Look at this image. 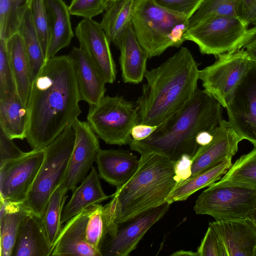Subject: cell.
<instances>
[{"label": "cell", "mask_w": 256, "mask_h": 256, "mask_svg": "<svg viewBox=\"0 0 256 256\" xmlns=\"http://www.w3.org/2000/svg\"><path fill=\"white\" fill-rule=\"evenodd\" d=\"M96 205L88 207L66 221L52 246L51 256H102L100 251L90 245L86 240L88 218Z\"/></svg>", "instance_id": "obj_17"}, {"label": "cell", "mask_w": 256, "mask_h": 256, "mask_svg": "<svg viewBox=\"0 0 256 256\" xmlns=\"http://www.w3.org/2000/svg\"><path fill=\"white\" fill-rule=\"evenodd\" d=\"M212 132L203 131L200 132L196 136V142L200 146H205L208 144L212 140Z\"/></svg>", "instance_id": "obj_45"}, {"label": "cell", "mask_w": 256, "mask_h": 256, "mask_svg": "<svg viewBox=\"0 0 256 256\" xmlns=\"http://www.w3.org/2000/svg\"><path fill=\"white\" fill-rule=\"evenodd\" d=\"M216 58L213 64L200 70V80L204 90L226 108L232 94L252 67L253 62L244 48Z\"/></svg>", "instance_id": "obj_10"}, {"label": "cell", "mask_w": 256, "mask_h": 256, "mask_svg": "<svg viewBox=\"0 0 256 256\" xmlns=\"http://www.w3.org/2000/svg\"><path fill=\"white\" fill-rule=\"evenodd\" d=\"M212 134V141L200 146L192 158L191 176L211 168L226 158H232L238 152L239 142L242 140L229 122L224 119Z\"/></svg>", "instance_id": "obj_16"}, {"label": "cell", "mask_w": 256, "mask_h": 256, "mask_svg": "<svg viewBox=\"0 0 256 256\" xmlns=\"http://www.w3.org/2000/svg\"><path fill=\"white\" fill-rule=\"evenodd\" d=\"M171 256H198L197 252H193L192 251L183 250H180L176 251L171 254Z\"/></svg>", "instance_id": "obj_47"}, {"label": "cell", "mask_w": 256, "mask_h": 256, "mask_svg": "<svg viewBox=\"0 0 256 256\" xmlns=\"http://www.w3.org/2000/svg\"><path fill=\"white\" fill-rule=\"evenodd\" d=\"M108 6L104 0H72L68 6L70 15L92 19L106 10Z\"/></svg>", "instance_id": "obj_39"}, {"label": "cell", "mask_w": 256, "mask_h": 256, "mask_svg": "<svg viewBox=\"0 0 256 256\" xmlns=\"http://www.w3.org/2000/svg\"><path fill=\"white\" fill-rule=\"evenodd\" d=\"M118 228L113 200L104 206L98 204L88 218L86 228V241L92 246L100 251L106 240L115 236Z\"/></svg>", "instance_id": "obj_28"}, {"label": "cell", "mask_w": 256, "mask_h": 256, "mask_svg": "<svg viewBox=\"0 0 256 256\" xmlns=\"http://www.w3.org/2000/svg\"><path fill=\"white\" fill-rule=\"evenodd\" d=\"M87 122L97 136L109 144H128L131 130L139 124L136 104L122 96H104L96 104L89 106Z\"/></svg>", "instance_id": "obj_8"}, {"label": "cell", "mask_w": 256, "mask_h": 256, "mask_svg": "<svg viewBox=\"0 0 256 256\" xmlns=\"http://www.w3.org/2000/svg\"><path fill=\"white\" fill-rule=\"evenodd\" d=\"M236 2L237 0H204L198 9L188 20V28L212 16H237Z\"/></svg>", "instance_id": "obj_35"}, {"label": "cell", "mask_w": 256, "mask_h": 256, "mask_svg": "<svg viewBox=\"0 0 256 256\" xmlns=\"http://www.w3.org/2000/svg\"><path fill=\"white\" fill-rule=\"evenodd\" d=\"M16 94V86L8 58L6 40L0 38V100Z\"/></svg>", "instance_id": "obj_37"}, {"label": "cell", "mask_w": 256, "mask_h": 256, "mask_svg": "<svg viewBox=\"0 0 256 256\" xmlns=\"http://www.w3.org/2000/svg\"><path fill=\"white\" fill-rule=\"evenodd\" d=\"M225 108L234 131L256 147V62L236 87Z\"/></svg>", "instance_id": "obj_11"}, {"label": "cell", "mask_w": 256, "mask_h": 256, "mask_svg": "<svg viewBox=\"0 0 256 256\" xmlns=\"http://www.w3.org/2000/svg\"><path fill=\"white\" fill-rule=\"evenodd\" d=\"M75 34L84 51L106 83L112 84L116 76V66L110 42L100 23L84 18L77 25Z\"/></svg>", "instance_id": "obj_13"}, {"label": "cell", "mask_w": 256, "mask_h": 256, "mask_svg": "<svg viewBox=\"0 0 256 256\" xmlns=\"http://www.w3.org/2000/svg\"><path fill=\"white\" fill-rule=\"evenodd\" d=\"M30 0H0V38L7 40L18 32Z\"/></svg>", "instance_id": "obj_34"}, {"label": "cell", "mask_w": 256, "mask_h": 256, "mask_svg": "<svg viewBox=\"0 0 256 256\" xmlns=\"http://www.w3.org/2000/svg\"><path fill=\"white\" fill-rule=\"evenodd\" d=\"M6 46L17 94L27 105L32 82L24 41L19 32H16L6 40Z\"/></svg>", "instance_id": "obj_26"}, {"label": "cell", "mask_w": 256, "mask_h": 256, "mask_svg": "<svg viewBox=\"0 0 256 256\" xmlns=\"http://www.w3.org/2000/svg\"><path fill=\"white\" fill-rule=\"evenodd\" d=\"M192 164V156L188 154H182L175 162V178L178 184L191 176Z\"/></svg>", "instance_id": "obj_43"}, {"label": "cell", "mask_w": 256, "mask_h": 256, "mask_svg": "<svg viewBox=\"0 0 256 256\" xmlns=\"http://www.w3.org/2000/svg\"><path fill=\"white\" fill-rule=\"evenodd\" d=\"M251 60L256 63V36L244 47Z\"/></svg>", "instance_id": "obj_46"}, {"label": "cell", "mask_w": 256, "mask_h": 256, "mask_svg": "<svg viewBox=\"0 0 256 256\" xmlns=\"http://www.w3.org/2000/svg\"><path fill=\"white\" fill-rule=\"evenodd\" d=\"M29 8L33 24L46 61L50 38V28L49 18L44 1L30 0Z\"/></svg>", "instance_id": "obj_36"}, {"label": "cell", "mask_w": 256, "mask_h": 256, "mask_svg": "<svg viewBox=\"0 0 256 256\" xmlns=\"http://www.w3.org/2000/svg\"><path fill=\"white\" fill-rule=\"evenodd\" d=\"M196 252L198 256H228L219 234L210 224Z\"/></svg>", "instance_id": "obj_38"}, {"label": "cell", "mask_w": 256, "mask_h": 256, "mask_svg": "<svg viewBox=\"0 0 256 256\" xmlns=\"http://www.w3.org/2000/svg\"><path fill=\"white\" fill-rule=\"evenodd\" d=\"M112 196L104 192L95 167H92L89 174L72 191V196L64 206L62 217L64 223L88 207L100 204Z\"/></svg>", "instance_id": "obj_24"}, {"label": "cell", "mask_w": 256, "mask_h": 256, "mask_svg": "<svg viewBox=\"0 0 256 256\" xmlns=\"http://www.w3.org/2000/svg\"><path fill=\"white\" fill-rule=\"evenodd\" d=\"M30 212L22 203L0 200L1 256H12L21 227Z\"/></svg>", "instance_id": "obj_25"}, {"label": "cell", "mask_w": 256, "mask_h": 256, "mask_svg": "<svg viewBox=\"0 0 256 256\" xmlns=\"http://www.w3.org/2000/svg\"><path fill=\"white\" fill-rule=\"evenodd\" d=\"M52 253L42 217L30 212L21 227L12 256H49Z\"/></svg>", "instance_id": "obj_22"}, {"label": "cell", "mask_w": 256, "mask_h": 256, "mask_svg": "<svg viewBox=\"0 0 256 256\" xmlns=\"http://www.w3.org/2000/svg\"><path fill=\"white\" fill-rule=\"evenodd\" d=\"M28 122L27 105L18 94L0 100V128L9 138H26Z\"/></svg>", "instance_id": "obj_27"}, {"label": "cell", "mask_w": 256, "mask_h": 256, "mask_svg": "<svg viewBox=\"0 0 256 256\" xmlns=\"http://www.w3.org/2000/svg\"><path fill=\"white\" fill-rule=\"evenodd\" d=\"M236 16L246 26H256V0H237Z\"/></svg>", "instance_id": "obj_42"}, {"label": "cell", "mask_w": 256, "mask_h": 256, "mask_svg": "<svg viewBox=\"0 0 256 256\" xmlns=\"http://www.w3.org/2000/svg\"><path fill=\"white\" fill-rule=\"evenodd\" d=\"M104 0L106 2V3L108 4L109 3H110L112 2H114L116 0Z\"/></svg>", "instance_id": "obj_50"}, {"label": "cell", "mask_w": 256, "mask_h": 256, "mask_svg": "<svg viewBox=\"0 0 256 256\" xmlns=\"http://www.w3.org/2000/svg\"><path fill=\"white\" fill-rule=\"evenodd\" d=\"M72 126L75 132L74 144L62 184L68 191H73L88 175L100 149L98 136L87 122L77 119Z\"/></svg>", "instance_id": "obj_14"}, {"label": "cell", "mask_w": 256, "mask_h": 256, "mask_svg": "<svg viewBox=\"0 0 256 256\" xmlns=\"http://www.w3.org/2000/svg\"><path fill=\"white\" fill-rule=\"evenodd\" d=\"M76 70L70 54L48 59L32 82L26 140L32 149L51 144L81 114Z\"/></svg>", "instance_id": "obj_1"}, {"label": "cell", "mask_w": 256, "mask_h": 256, "mask_svg": "<svg viewBox=\"0 0 256 256\" xmlns=\"http://www.w3.org/2000/svg\"><path fill=\"white\" fill-rule=\"evenodd\" d=\"M140 155L135 174L112 195L119 224L166 203L178 184L174 170L176 161L154 152Z\"/></svg>", "instance_id": "obj_4"}, {"label": "cell", "mask_w": 256, "mask_h": 256, "mask_svg": "<svg viewBox=\"0 0 256 256\" xmlns=\"http://www.w3.org/2000/svg\"><path fill=\"white\" fill-rule=\"evenodd\" d=\"M61 184L50 197L42 216L50 244L52 246L62 230V217L68 192Z\"/></svg>", "instance_id": "obj_33"}, {"label": "cell", "mask_w": 256, "mask_h": 256, "mask_svg": "<svg viewBox=\"0 0 256 256\" xmlns=\"http://www.w3.org/2000/svg\"><path fill=\"white\" fill-rule=\"evenodd\" d=\"M116 46L120 50V64L122 76L126 83L138 84L146 73L148 56L138 42L132 24L126 29Z\"/></svg>", "instance_id": "obj_20"}, {"label": "cell", "mask_w": 256, "mask_h": 256, "mask_svg": "<svg viewBox=\"0 0 256 256\" xmlns=\"http://www.w3.org/2000/svg\"><path fill=\"white\" fill-rule=\"evenodd\" d=\"M44 156V148L32 149L0 166V200L18 203L24 200Z\"/></svg>", "instance_id": "obj_12"}, {"label": "cell", "mask_w": 256, "mask_h": 256, "mask_svg": "<svg viewBox=\"0 0 256 256\" xmlns=\"http://www.w3.org/2000/svg\"><path fill=\"white\" fill-rule=\"evenodd\" d=\"M214 184L256 190V147L239 158L221 178Z\"/></svg>", "instance_id": "obj_32"}, {"label": "cell", "mask_w": 256, "mask_h": 256, "mask_svg": "<svg viewBox=\"0 0 256 256\" xmlns=\"http://www.w3.org/2000/svg\"><path fill=\"white\" fill-rule=\"evenodd\" d=\"M236 16L208 18L190 28L186 40L194 42L202 54L217 57L244 47L256 36V26L248 28Z\"/></svg>", "instance_id": "obj_7"}, {"label": "cell", "mask_w": 256, "mask_h": 256, "mask_svg": "<svg viewBox=\"0 0 256 256\" xmlns=\"http://www.w3.org/2000/svg\"><path fill=\"white\" fill-rule=\"evenodd\" d=\"M252 256H256V244L254 249Z\"/></svg>", "instance_id": "obj_49"}, {"label": "cell", "mask_w": 256, "mask_h": 256, "mask_svg": "<svg viewBox=\"0 0 256 256\" xmlns=\"http://www.w3.org/2000/svg\"><path fill=\"white\" fill-rule=\"evenodd\" d=\"M248 218L256 228V206L249 214Z\"/></svg>", "instance_id": "obj_48"}, {"label": "cell", "mask_w": 256, "mask_h": 256, "mask_svg": "<svg viewBox=\"0 0 256 256\" xmlns=\"http://www.w3.org/2000/svg\"><path fill=\"white\" fill-rule=\"evenodd\" d=\"M96 162L99 176L116 188L129 180L139 165V160L135 154L121 149H100Z\"/></svg>", "instance_id": "obj_18"}, {"label": "cell", "mask_w": 256, "mask_h": 256, "mask_svg": "<svg viewBox=\"0 0 256 256\" xmlns=\"http://www.w3.org/2000/svg\"><path fill=\"white\" fill-rule=\"evenodd\" d=\"M218 232L228 256H252L256 244V228L248 219L210 222Z\"/></svg>", "instance_id": "obj_19"}, {"label": "cell", "mask_w": 256, "mask_h": 256, "mask_svg": "<svg viewBox=\"0 0 256 256\" xmlns=\"http://www.w3.org/2000/svg\"><path fill=\"white\" fill-rule=\"evenodd\" d=\"M131 24L138 42L151 58L170 47H179L186 40L188 19L152 0H135Z\"/></svg>", "instance_id": "obj_5"}, {"label": "cell", "mask_w": 256, "mask_h": 256, "mask_svg": "<svg viewBox=\"0 0 256 256\" xmlns=\"http://www.w3.org/2000/svg\"><path fill=\"white\" fill-rule=\"evenodd\" d=\"M136 102L139 123L158 126L179 111L198 89V64L182 47L158 66L147 70Z\"/></svg>", "instance_id": "obj_2"}, {"label": "cell", "mask_w": 256, "mask_h": 256, "mask_svg": "<svg viewBox=\"0 0 256 256\" xmlns=\"http://www.w3.org/2000/svg\"><path fill=\"white\" fill-rule=\"evenodd\" d=\"M170 204L150 210L126 222L115 236L107 238L101 248L102 256H126L134 250L141 238L169 209Z\"/></svg>", "instance_id": "obj_15"}, {"label": "cell", "mask_w": 256, "mask_h": 256, "mask_svg": "<svg viewBox=\"0 0 256 256\" xmlns=\"http://www.w3.org/2000/svg\"><path fill=\"white\" fill-rule=\"evenodd\" d=\"M69 54L74 65L80 101L96 104L104 96L106 81L80 47H73Z\"/></svg>", "instance_id": "obj_21"}, {"label": "cell", "mask_w": 256, "mask_h": 256, "mask_svg": "<svg viewBox=\"0 0 256 256\" xmlns=\"http://www.w3.org/2000/svg\"><path fill=\"white\" fill-rule=\"evenodd\" d=\"M157 5L173 13L190 19L204 0H152Z\"/></svg>", "instance_id": "obj_40"}, {"label": "cell", "mask_w": 256, "mask_h": 256, "mask_svg": "<svg viewBox=\"0 0 256 256\" xmlns=\"http://www.w3.org/2000/svg\"><path fill=\"white\" fill-rule=\"evenodd\" d=\"M158 126L144 124H138L134 126L131 130L132 140L140 141L150 136L156 129Z\"/></svg>", "instance_id": "obj_44"}, {"label": "cell", "mask_w": 256, "mask_h": 256, "mask_svg": "<svg viewBox=\"0 0 256 256\" xmlns=\"http://www.w3.org/2000/svg\"><path fill=\"white\" fill-rule=\"evenodd\" d=\"M50 28L47 60L70 44L74 36L68 6L63 0H44Z\"/></svg>", "instance_id": "obj_23"}, {"label": "cell", "mask_w": 256, "mask_h": 256, "mask_svg": "<svg viewBox=\"0 0 256 256\" xmlns=\"http://www.w3.org/2000/svg\"><path fill=\"white\" fill-rule=\"evenodd\" d=\"M232 158H226L211 168L179 183L170 194L166 202L170 204L186 200L198 190L219 180L232 166Z\"/></svg>", "instance_id": "obj_29"}, {"label": "cell", "mask_w": 256, "mask_h": 256, "mask_svg": "<svg viewBox=\"0 0 256 256\" xmlns=\"http://www.w3.org/2000/svg\"><path fill=\"white\" fill-rule=\"evenodd\" d=\"M12 140L0 128V166L23 156L26 152L16 146Z\"/></svg>", "instance_id": "obj_41"}, {"label": "cell", "mask_w": 256, "mask_h": 256, "mask_svg": "<svg viewBox=\"0 0 256 256\" xmlns=\"http://www.w3.org/2000/svg\"><path fill=\"white\" fill-rule=\"evenodd\" d=\"M256 206V190L214 183L197 198L194 210L216 221L248 218Z\"/></svg>", "instance_id": "obj_9"}, {"label": "cell", "mask_w": 256, "mask_h": 256, "mask_svg": "<svg viewBox=\"0 0 256 256\" xmlns=\"http://www.w3.org/2000/svg\"><path fill=\"white\" fill-rule=\"evenodd\" d=\"M18 32L24 41L32 82L42 70L46 60L33 24L29 7L22 17Z\"/></svg>", "instance_id": "obj_31"}, {"label": "cell", "mask_w": 256, "mask_h": 256, "mask_svg": "<svg viewBox=\"0 0 256 256\" xmlns=\"http://www.w3.org/2000/svg\"><path fill=\"white\" fill-rule=\"evenodd\" d=\"M74 141L75 132L71 125L44 148L43 162L22 202L28 211L42 217L50 197L65 180Z\"/></svg>", "instance_id": "obj_6"}, {"label": "cell", "mask_w": 256, "mask_h": 256, "mask_svg": "<svg viewBox=\"0 0 256 256\" xmlns=\"http://www.w3.org/2000/svg\"><path fill=\"white\" fill-rule=\"evenodd\" d=\"M135 0H116L108 4L100 23L110 42L116 46L131 24Z\"/></svg>", "instance_id": "obj_30"}, {"label": "cell", "mask_w": 256, "mask_h": 256, "mask_svg": "<svg viewBox=\"0 0 256 256\" xmlns=\"http://www.w3.org/2000/svg\"><path fill=\"white\" fill-rule=\"evenodd\" d=\"M223 106L205 90L198 88L177 112L148 138L132 140L130 148L140 154L157 153L177 160L182 154L192 156L200 146L196 136L203 131L213 132L222 120Z\"/></svg>", "instance_id": "obj_3"}]
</instances>
